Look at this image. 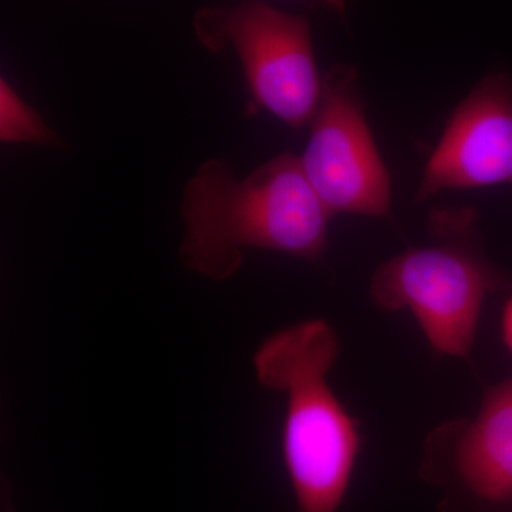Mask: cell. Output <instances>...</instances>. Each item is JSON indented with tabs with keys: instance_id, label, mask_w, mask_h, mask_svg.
<instances>
[{
	"instance_id": "obj_1",
	"label": "cell",
	"mask_w": 512,
	"mask_h": 512,
	"mask_svg": "<svg viewBox=\"0 0 512 512\" xmlns=\"http://www.w3.org/2000/svg\"><path fill=\"white\" fill-rule=\"evenodd\" d=\"M181 264L221 282L244 264V249L282 252L318 262L328 247L332 215L322 204L301 157L279 154L239 180L224 158L198 165L180 207Z\"/></svg>"
},
{
	"instance_id": "obj_2",
	"label": "cell",
	"mask_w": 512,
	"mask_h": 512,
	"mask_svg": "<svg viewBox=\"0 0 512 512\" xmlns=\"http://www.w3.org/2000/svg\"><path fill=\"white\" fill-rule=\"evenodd\" d=\"M340 340L325 319L268 336L252 365L259 384L285 397L284 448L296 512H340L362 450L360 421L329 383Z\"/></svg>"
},
{
	"instance_id": "obj_3",
	"label": "cell",
	"mask_w": 512,
	"mask_h": 512,
	"mask_svg": "<svg viewBox=\"0 0 512 512\" xmlns=\"http://www.w3.org/2000/svg\"><path fill=\"white\" fill-rule=\"evenodd\" d=\"M431 227L439 242L407 249L379 266L370 298L383 311L409 309L440 355L468 359L485 299L505 281L471 245V212L441 214Z\"/></svg>"
},
{
	"instance_id": "obj_4",
	"label": "cell",
	"mask_w": 512,
	"mask_h": 512,
	"mask_svg": "<svg viewBox=\"0 0 512 512\" xmlns=\"http://www.w3.org/2000/svg\"><path fill=\"white\" fill-rule=\"evenodd\" d=\"M194 32L212 53L234 47L255 107L295 130L311 124L322 76L306 16L262 2L208 6L195 13Z\"/></svg>"
},
{
	"instance_id": "obj_5",
	"label": "cell",
	"mask_w": 512,
	"mask_h": 512,
	"mask_svg": "<svg viewBox=\"0 0 512 512\" xmlns=\"http://www.w3.org/2000/svg\"><path fill=\"white\" fill-rule=\"evenodd\" d=\"M356 69L336 64L322 76L303 171L330 215L390 217L392 187L357 93Z\"/></svg>"
},
{
	"instance_id": "obj_6",
	"label": "cell",
	"mask_w": 512,
	"mask_h": 512,
	"mask_svg": "<svg viewBox=\"0 0 512 512\" xmlns=\"http://www.w3.org/2000/svg\"><path fill=\"white\" fill-rule=\"evenodd\" d=\"M419 477L439 512H512V377L484 393L474 416L427 434Z\"/></svg>"
},
{
	"instance_id": "obj_7",
	"label": "cell",
	"mask_w": 512,
	"mask_h": 512,
	"mask_svg": "<svg viewBox=\"0 0 512 512\" xmlns=\"http://www.w3.org/2000/svg\"><path fill=\"white\" fill-rule=\"evenodd\" d=\"M490 185H508L512 194V79L504 73L484 77L454 111L417 200Z\"/></svg>"
},
{
	"instance_id": "obj_8",
	"label": "cell",
	"mask_w": 512,
	"mask_h": 512,
	"mask_svg": "<svg viewBox=\"0 0 512 512\" xmlns=\"http://www.w3.org/2000/svg\"><path fill=\"white\" fill-rule=\"evenodd\" d=\"M0 140L12 144L59 146L56 134L42 117L12 89L8 80H0Z\"/></svg>"
},
{
	"instance_id": "obj_9",
	"label": "cell",
	"mask_w": 512,
	"mask_h": 512,
	"mask_svg": "<svg viewBox=\"0 0 512 512\" xmlns=\"http://www.w3.org/2000/svg\"><path fill=\"white\" fill-rule=\"evenodd\" d=\"M501 332H503L505 346H507L512 355V295L504 306L503 318H501Z\"/></svg>"
}]
</instances>
